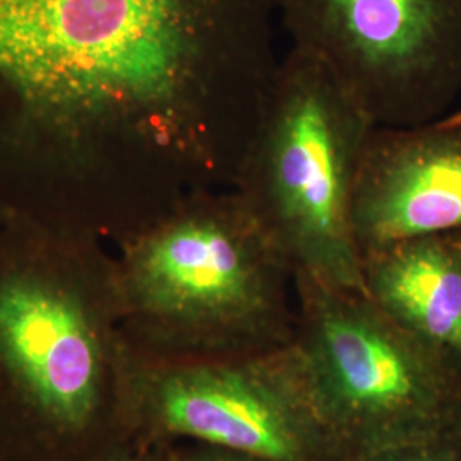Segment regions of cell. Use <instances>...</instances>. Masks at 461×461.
<instances>
[{
	"instance_id": "6da1fadb",
	"label": "cell",
	"mask_w": 461,
	"mask_h": 461,
	"mask_svg": "<svg viewBox=\"0 0 461 461\" xmlns=\"http://www.w3.org/2000/svg\"><path fill=\"white\" fill-rule=\"evenodd\" d=\"M279 0H0V81L113 129L142 194L232 186L280 60Z\"/></svg>"
},
{
	"instance_id": "7a4b0ae2",
	"label": "cell",
	"mask_w": 461,
	"mask_h": 461,
	"mask_svg": "<svg viewBox=\"0 0 461 461\" xmlns=\"http://www.w3.org/2000/svg\"><path fill=\"white\" fill-rule=\"evenodd\" d=\"M116 265L49 240L0 243V461L129 443Z\"/></svg>"
},
{
	"instance_id": "3957f363",
	"label": "cell",
	"mask_w": 461,
	"mask_h": 461,
	"mask_svg": "<svg viewBox=\"0 0 461 461\" xmlns=\"http://www.w3.org/2000/svg\"><path fill=\"white\" fill-rule=\"evenodd\" d=\"M116 284L140 352L248 354L296 337L294 272L232 188L194 194L132 234Z\"/></svg>"
},
{
	"instance_id": "277c9868",
	"label": "cell",
	"mask_w": 461,
	"mask_h": 461,
	"mask_svg": "<svg viewBox=\"0 0 461 461\" xmlns=\"http://www.w3.org/2000/svg\"><path fill=\"white\" fill-rule=\"evenodd\" d=\"M375 127L329 67L291 49L232 186L294 274L364 296L352 209Z\"/></svg>"
},
{
	"instance_id": "5b68a950",
	"label": "cell",
	"mask_w": 461,
	"mask_h": 461,
	"mask_svg": "<svg viewBox=\"0 0 461 461\" xmlns=\"http://www.w3.org/2000/svg\"><path fill=\"white\" fill-rule=\"evenodd\" d=\"M297 347L344 458L461 436L455 361L364 294L294 274Z\"/></svg>"
},
{
	"instance_id": "8992f818",
	"label": "cell",
	"mask_w": 461,
	"mask_h": 461,
	"mask_svg": "<svg viewBox=\"0 0 461 461\" xmlns=\"http://www.w3.org/2000/svg\"><path fill=\"white\" fill-rule=\"evenodd\" d=\"M125 422L149 449L192 443L268 461H346L296 340L248 354H149L129 344Z\"/></svg>"
},
{
	"instance_id": "52a82bcc",
	"label": "cell",
	"mask_w": 461,
	"mask_h": 461,
	"mask_svg": "<svg viewBox=\"0 0 461 461\" xmlns=\"http://www.w3.org/2000/svg\"><path fill=\"white\" fill-rule=\"evenodd\" d=\"M279 17L376 127L434 120L461 89V0H279Z\"/></svg>"
},
{
	"instance_id": "ba28073f",
	"label": "cell",
	"mask_w": 461,
	"mask_h": 461,
	"mask_svg": "<svg viewBox=\"0 0 461 461\" xmlns=\"http://www.w3.org/2000/svg\"><path fill=\"white\" fill-rule=\"evenodd\" d=\"M352 224L363 262L407 240L461 232V112L412 127H375Z\"/></svg>"
},
{
	"instance_id": "9c48e42d",
	"label": "cell",
	"mask_w": 461,
	"mask_h": 461,
	"mask_svg": "<svg viewBox=\"0 0 461 461\" xmlns=\"http://www.w3.org/2000/svg\"><path fill=\"white\" fill-rule=\"evenodd\" d=\"M367 297L396 325L461 364V253L424 236L364 257Z\"/></svg>"
},
{
	"instance_id": "30bf717a",
	"label": "cell",
	"mask_w": 461,
	"mask_h": 461,
	"mask_svg": "<svg viewBox=\"0 0 461 461\" xmlns=\"http://www.w3.org/2000/svg\"><path fill=\"white\" fill-rule=\"evenodd\" d=\"M347 461H461V436L429 445L396 447Z\"/></svg>"
},
{
	"instance_id": "8fae6325",
	"label": "cell",
	"mask_w": 461,
	"mask_h": 461,
	"mask_svg": "<svg viewBox=\"0 0 461 461\" xmlns=\"http://www.w3.org/2000/svg\"><path fill=\"white\" fill-rule=\"evenodd\" d=\"M165 461H268L257 456H249L243 453H236L230 449H221L212 446L192 445V443H180V445L166 446L158 449Z\"/></svg>"
},
{
	"instance_id": "7c38bea8",
	"label": "cell",
	"mask_w": 461,
	"mask_h": 461,
	"mask_svg": "<svg viewBox=\"0 0 461 461\" xmlns=\"http://www.w3.org/2000/svg\"><path fill=\"white\" fill-rule=\"evenodd\" d=\"M79 461H159V451L129 441L103 451L96 456Z\"/></svg>"
},
{
	"instance_id": "4fadbf2b",
	"label": "cell",
	"mask_w": 461,
	"mask_h": 461,
	"mask_svg": "<svg viewBox=\"0 0 461 461\" xmlns=\"http://www.w3.org/2000/svg\"><path fill=\"white\" fill-rule=\"evenodd\" d=\"M451 236V240H453V243L456 245V248L460 249L461 253V232H455V234H449Z\"/></svg>"
},
{
	"instance_id": "5bb4252c",
	"label": "cell",
	"mask_w": 461,
	"mask_h": 461,
	"mask_svg": "<svg viewBox=\"0 0 461 461\" xmlns=\"http://www.w3.org/2000/svg\"><path fill=\"white\" fill-rule=\"evenodd\" d=\"M159 461H165L163 460V456H161V453H159Z\"/></svg>"
}]
</instances>
